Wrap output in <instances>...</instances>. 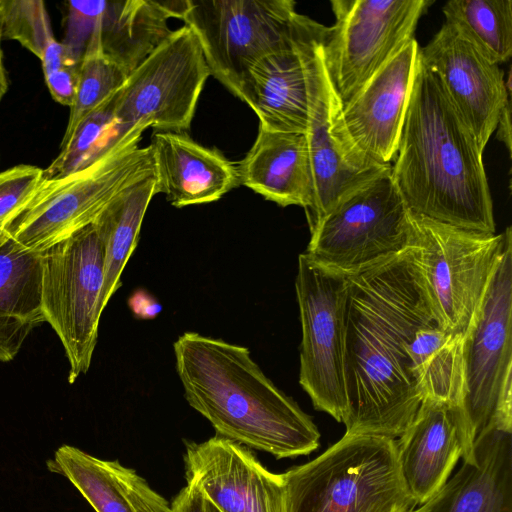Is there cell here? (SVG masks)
Listing matches in <instances>:
<instances>
[{
  "instance_id": "obj_1",
  "label": "cell",
  "mask_w": 512,
  "mask_h": 512,
  "mask_svg": "<svg viewBox=\"0 0 512 512\" xmlns=\"http://www.w3.org/2000/svg\"><path fill=\"white\" fill-rule=\"evenodd\" d=\"M347 278L345 434L398 439L423 400L410 343L421 326L437 320L414 247Z\"/></svg>"
},
{
  "instance_id": "obj_2",
  "label": "cell",
  "mask_w": 512,
  "mask_h": 512,
  "mask_svg": "<svg viewBox=\"0 0 512 512\" xmlns=\"http://www.w3.org/2000/svg\"><path fill=\"white\" fill-rule=\"evenodd\" d=\"M483 151L439 78L418 60L393 182L410 213L496 233Z\"/></svg>"
},
{
  "instance_id": "obj_3",
  "label": "cell",
  "mask_w": 512,
  "mask_h": 512,
  "mask_svg": "<svg viewBox=\"0 0 512 512\" xmlns=\"http://www.w3.org/2000/svg\"><path fill=\"white\" fill-rule=\"evenodd\" d=\"M173 348L185 398L216 435L278 459L319 447L312 419L274 385L246 347L185 332Z\"/></svg>"
},
{
  "instance_id": "obj_4",
  "label": "cell",
  "mask_w": 512,
  "mask_h": 512,
  "mask_svg": "<svg viewBox=\"0 0 512 512\" xmlns=\"http://www.w3.org/2000/svg\"><path fill=\"white\" fill-rule=\"evenodd\" d=\"M286 512H411L396 439L344 434L313 460L282 473Z\"/></svg>"
},
{
  "instance_id": "obj_5",
  "label": "cell",
  "mask_w": 512,
  "mask_h": 512,
  "mask_svg": "<svg viewBox=\"0 0 512 512\" xmlns=\"http://www.w3.org/2000/svg\"><path fill=\"white\" fill-rule=\"evenodd\" d=\"M139 131L88 167L43 179L4 231L23 247L42 252L93 223L124 188L154 169L150 146Z\"/></svg>"
},
{
  "instance_id": "obj_6",
  "label": "cell",
  "mask_w": 512,
  "mask_h": 512,
  "mask_svg": "<svg viewBox=\"0 0 512 512\" xmlns=\"http://www.w3.org/2000/svg\"><path fill=\"white\" fill-rule=\"evenodd\" d=\"M292 0H185L181 20L197 35L210 73L233 95L261 58L294 45L315 24Z\"/></svg>"
},
{
  "instance_id": "obj_7",
  "label": "cell",
  "mask_w": 512,
  "mask_h": 512,
  "mask_svg": "<svg viewBox=\"0 0 512 512\" xmlns=\"http://www.w3.org/2000/svg\"><path fill=\"white\" fill-rule=\"evenodd\" d=\"M414 259L440 326L464 336L503 252L511 227L485 233L411 213Z\"/></svg>"
},
{
  "instance_id": "obj_8",
  "label": "cell",
  "mask_w": 512,
  "mask_h": 512,
  "mask_svg": "<svg viewBox=\"0 0 512 512\" xmlns=\"http://www.w3.org/2000/svg\"><path fill=\"white\" fill-rule=\"evenodd\" d=\"M305 255L350 276L414 247L411 213L391 169L342 198L310 231Z\"/></svg>"
},
{
  "instance_id": "obj_9",
  "label": "cell",
  "mask_w": 512,
  "mask_h": 512,
  "mask_svg": "<svg viewBox=\"0 0 512 512\" xmlns=\"http://www.w3.org/2000/svg\"><path fill=\"white\" fill-rule=\"evenodd\" d=\"M104 247L93 223L42 251V309L69 361V383L85 374L97 342Z\"/></svg>"
},
{
  "instance_id": "obj_10",
  "label": "cell",
  "mask_w": 512,
  "mask_h": 512,
  "mask_svg": "<svg viewBox=\"0 0 512 512\" xmlns=\"http://www.w3.org/2000/svg\"><path fill=\"white\" fill-rule=\"evenodd\" d=\"M210 75L197 35L184 24L114 94L115 118L127 134L138 127L187 132Z\"/></svg>"
},
{
  "instance_id": "obj_11",
  "label": "cell",
  "mask_w": 512,
  "mask_h": 512,
  "mask_svg": "<svg viewBox=\"0 0 512 512\" xmlns=\"http://www.w3.org/2000/svg\"><path fill=\"white\" fill-rule=\"evenodd\" d=\"M429 0H331L335 22L323 41L330 81L346 104L407 43Z\"/></svg>"
},
{
  "instance_id": "obj_12",
  "label": "cell",
  "mask_w": 512,
  "mask_h": 512,
  "mask_svg": "<svg viewBox=\"0 0 512 512\" xmlns=\"http://www.w3.org/2000/svg\"><path fill=\"white\" fill-rule=\"evenodd\" d=\"M348 276L299 255L295 289L300 312L299 383L316 410L343 422L345 327Z\"/></svg>"
},
{
  "instance_id": "obj_13",
  "label": "cell",
  "mask_w": 512,
  "mask_h": 512,
  "mask_svg": "<svg viewBox=\"0 0 512 512\" xmlns=\"http://www.w3.org/2000/svg\"><path fill=\"white\" fill-rule=\"evenodd\" d=\"M328 27L315 36L308 49L309 120L306 139L314 193L306 210L311 231L345 196L389 171L364 154L351 138L343 106L327 73L323 41Z\"/></svg>"
},
{
  "instance_id": "obj_14",
  "label": "cell",
  "mask_w": 512,
  "mask_h": 512,
  "mask_svg": "<svg viewBox=\"0 0 512 512\" xmlns=\"http://www.w3.org/2000/svg\"><path fill=\"white\" fill-rule=\"evenodd\" d=\"M464 409L474 438L484 430L512 382V235L463 336Z\"/></svg>"
},
{
  "instance_id": "obj_15",
  "label": "cell",
  "mask_w": 512,
  "mask_h": 512,
  "mask_svg": "<svg viewBox=\"0 0 512 512\" xmlns=\"http://www.w3.org/2000/svg\"><path fill=\"white\" fill-rule=\"evenodd\" d=\"M425 66L439 78L482 151L510 101L499 65L490 61L454 24L445 21L419 49Z\"/></svg>"
},
{
  "instance_id": "obj_16",
  "label": "cell",
  "mask_w": 512,
  "mask_h": 512,
  "mask_svg": "<svg viewBox=\"0 0 512 512\" xmlns=\"http://www.w3.org/2000/svg\"><path fill=\"white\" fill-rule=\"evenodd\" d=\"M185 476L220 512H286L283 474L246 447L219 435L186 444Z\"/></svg>"
},
{
  "instance_id": "obj_17",
  "label": "cell",
  "mask_w": 512,
  "mask_h": 512,
  "mask_svg": "<svg viewBox=\"0 0 512 512\" xmlns=\"http://www.w3.org/2000/svg\"><path fill=\"white\" fill-rule=\"evenodd\" d=\"M474 442L464 405L422 400L414 420L396 439L400 474L416 506L446 483L460 457L474 460Z\"/></svg>"
},
{
  "instance_id": "obj_18",
  "label": "cell",
  "mask_w": 512,
  "mask_h": 512,
  "mask_svg": "<svg viewBox=\"0 0 512 512\" xmlns=\"http://www.w3.org/2000/svg\"><path fill=\"white\" fill-rule=\"evenodd\" d=\"M414 38L343 105L347 130L372 160L391 165L397 154L419 60Z\"/></svg>"
},
{
  "instance_id": "obj_19",
  "label": "cell",
  "mask_w": 512,
  "mask_h": 512,
  "mask_svg": "<svg viewBox=\"0 0 512 512\" xmlns=\"http://www.w3.org/2000/svg\"><path fill=\"white\" fill-rule=\"evenodd\" d=\"M325 28L315 22L294 45L261 58L249 68L238 98L256 113L259 126L273 131L306 133L308 49L311 40Z\"/></svg>"
},
{
  "instance_id": "obj_20",
  "label": "cell",
  "mask_w": 512,
  "mask_h": 512,
  "mask_svg": "<svg viewBox=\"0 0 512 512\" xmlns=\"http://www.w3.org/2000/svg\"><path fill=\"white\" fill-rule=\"evenodd\" d=\"M149 146L158 193L175 207L217 201L240 185L237 163L187 132L154 131Z\"/></svg>"
},
{
  "instance_id": "obj_21",
  "label": "cell",
  "mask_w": 512,
  "mask_h": 512,
  "mask_svg": "<svg viewBox=\"0 0 512 512\" xmlns=\"http://www.w3.org/2000/svg\"><path fill=\"white\" fill-rule=\"evenodd\" d=\"M473 448L474 460L411 512H512V432L487 426Z\"/></svg>"
},
{
  "instance_id": "obj_22",
  "label": "cell",
  "mask_w": 512,
  "mask_h": 512,
  "mask_svg": "<svg viewBox=\"0 0 512 512\" xmlns=\"http://www.w3.org/2000/svg\"><path fill=\"white\" fill-rule=\"evenodd\" d=\"M237 167L240 185L282 207L310 208L314 185L305 133L259 126L254 144Z\"/></svg>"
},
{
  "instance_id": "obj_23",
  "label": "cell",
  "mask_w": 512,
  "mask_h": 512,
  "mask_svg": "<svg viewBox=\"0 0 512 512\" xmlns=\"http://www.w3.org/2000/svg\"><path fill=\"white\" fill-rule=\"evenodd\" d=\"M66 477L96 512H172L171 504L135 470L64 444L47 462Z\"/></svg>"
},
{
  "instance_id": "obj_24",
  "label": "cell",
  "mask_w": 512,
  "mask_h": 512,
  "mask_svg": "<svg viewBox=\"0 0 512 512\" xmlns=\"http://www.w3.org/2000/svg\"><path fill=\"white\" fill-rule=\"evenodd\" d=\"M45 322L42 252L27 249L0 231V361L19 353L29 334Z\"/></svg>"
},
{
  "instance_id": "obj_25",
  "label": "cell",
  "mask_w": 512,
  "mask_h": 512,
  "mask_svg": "<svg viewBox=\"0 0 512 512\" xmlns=\"http://www.w3.org/2000/svg\"><path fill=\"white\" fill-rule=\"evenodd\" d=\"M185 0L105 1L99 20L104 54L128 76L171 33L168 21L181 19Z\"/></svg>"
},
{
  "instance_id": "obj_26",
  "label": "cell",
  "mask_w": 512,
  "mask_h": 512,
  "mask_svg": "<svg viewBox=\"0 0 512 512\" xmlns=\"http://www.w3.org/2000/svg\"><path fill=\"white\" fill-rule=\"evenodd\" d=\"M156 194L158 180L152 169L119 192L93 222L104 247L101 314L121 285L122 271L138 243L144 215Z\"/></svg>"
},
{
  "instance_id": "obj_27",
  "label": "cell",
  "mask_w": 512,
  "mask_h": 512,
  "mask_svg": "<svg viewBox=\"0 0 512 512\" xmlns=\"http://www.w3.org/2000/svg\"><path fill=\"white\" fill-rule=\"evenodd\" d=\"M462 343V336L451 335L437 320L424 324L415 332L409 356L423 399L464 405Z\"/></svg>"
},
{
  "instance_id": "obj_28",
  "label": "cell",
  "mask_w": 512,
  "mask_h": 512,
  "mask_svg": "<svg viewBox=\"0 0 512 512\" xmlns=\"http://www.w3.org/2000/svg\"><path fill=\"white\" fill-rule=\"evenodd\" d=\"M446 21L454 24L496 64L512 55L511 0H450L442 8Z\"/></svg>"
},
{
  "instance_id": "obj_29",
  "label": "cell",
  "mask_w": 512,
  "mask_h": 512,
  "mask_svg": "<svg viewBox=\"0 0 512 512\" xmlns=\"http://www.w3.org/2000/svg\"><path fill=\"white\" fill-rule=\"evenodd\" d=\"M146 129L138 127L129 134L125 133L115 118L112 95L79 124L66 146L43 169V177L46 180L56 179L82 170L135 133Z\"/></svg>"
},
{
  "instance_id": "obj_30",
  "label": "cell",
  "mask_w": 512,
  "mask_h": 512,
  "mask_svg": "<svg viewBox=\"0 0 512 512\" xmlns=\"http://www.w3.org/2000/svg\"><path fill=\"white\" fill-rule=\"evenodd\" d=\"M100 16L81 59L77 94L70 107L68 124L60 149L66 146L79 124L114 95L128 78V75L102 50L99 30Z\"/></svg>"
},
{
  "instance_id": "obj_31",
  "label": "cell",
  "mask_w": 512,
  "mask_h": 512,
  "mask_svg": "<svg viewBox=\"0 0 512 512\" xmlns=\"http://www.w3.org/2000/svg\"><path fill=\"white\" fill-rule=\"evenodd\" d=\"M2 38L18 41L39 59L55 39L41 0H0Z\"/></svg>"
},
{
  "instance_id": "obj_32",
  "label": "cell",
  "mask_w": 512,
  "mask_h": 512,
  "mask_svg": "<svg viewBox=\"0 0 512 512\" xmlns=\"http://www.w3.org/2000/svg\"><path fill=\"white\" fill-rule=\"evenodd\" d=\"M43 169L21 164L0 172V231L22 210L43 181Z\"/></svg>"
},
{
  "instance_id": "obj_33",
  "label": "cell",
  "mask_w": 512,
  "mask_h": 512,
  "mask_svg": "<svg viewBox=\"0 0 512 512\" xmlns=\"http://www.w3.org/2000/svg\"><path fill=\"white\" fill-rule=\"evenodd\" d=\"M63 43L81 61L105 1H68Z\"/></svg>"
},
{
  "instance_id": "obj_34",
  "label": "cell",
  "mask_w": 512,
  "mask_h": 512,
  "mask_svg": "<svg viewBox=\"0 0 512 512\" xmlns=\"http://www.w3.org/2000/svg\"><path fill=\"white\" fill-rule=\"evenodd\" d=\"M80 63L68 64L44 76L48 90L57 103L69 107L73 105L78 89Z\"/></svg>"
},
{
  "instance_id": "obj_35",
  "label": "cell",
  "mask_w": 512,
  "mask_h": 512,
  "mask_svg": "<svg viewBox=\"0 0 512 512\" xmlns=\"http://www.w3.org/2000/svg\"><path fill=\"white\" fill-rule=\"evenodd\" d=\"M172 512H220L194 484L187 483L176 495Z\"/></svg>"
},
{
  "instance_id": "obj_36",
  "label": "cell",
  "mask_w": 512,
  "mask_h": 512,
  "mask_svg": "<svg viewBox=\"0 0 512 512\" xmlns=\"http://www.w3.org/2000/svg\"><path fill=\"white\" fill-rule=\"evenodd\" d=\"M44 76L68 64L80 63L63 42L52 40L45 48L40 59Z\"/></svg>"
},
{
  "instance_id": "obj_37",
  "label": "cell",
  "mask_w": 512,
  "mask_h": 512,
  "mask_svg": "<svg viewBox=\"0 0 512 512\" xmlns=\"http://www.w3.org/2000/svg\"><path fill=\"white\" fill-rule=\"evenodd\" d=\"M496 137L506 146L511 154V107L510 101L503 108L496 126Z\"/></svg>"
},
{
  "instance_id": "obj_38",
  "label": "cell",
  "mask_w": 512,
  "mask_h": 512,
  "mask_svg": "<svg viewBox=\"0 0 512 512\" xmlns=\"http://www.w3.org/2000/svg\"><path fill=\"white\" fill-rule=\"evenodd\" d=\"M2 28L0 19V102L8 90V78L3 63V52L1 48Z\"/></svg>"
}]
</instances>
